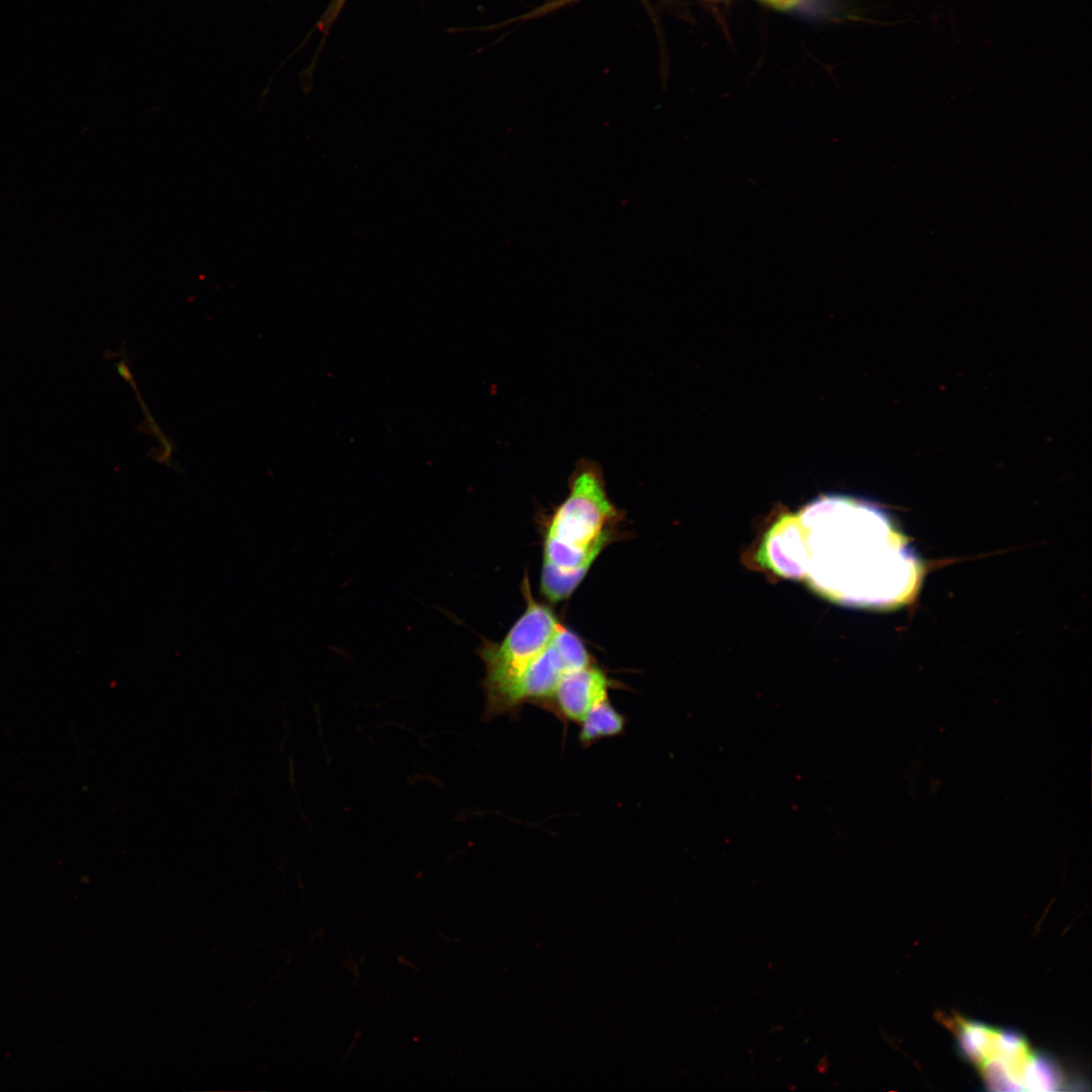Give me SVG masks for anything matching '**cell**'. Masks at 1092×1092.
<instances>
[{
	"mask_svg": "<svg viewBox=\"0 0 1092 1092\" xmlns=\"http://www.w3.org/2000/svg\"><path fill=\"white\" fill-rule=\"evenodd\" d=\"M755 560L854 607L905 602L920 577L918 560L889 517L872 503L841 494L822 495L798 513L779 516Z\"/></svg>",
	"mask_w": 1092,
	"mask_h": 1092,
	"instance_id": "cell-1",
	"label": "cell"
},
{
	"mask_svg": "<svg viewBox=\"0 0 1092 1092\" xmlns=\"http://www.w3.org/2000/svg\"><path fill=\"white\" fill-rule=\"evenodd\" d=\"M568 494L551 517L543 545L542 594L567 599L614 540L619 512L610 499L600 464L582 458L568 480Z\"/></svg>",
	"mask_w": 1092,
	"mask_h": 1092,
	"instance_id": "cell-2",
	"label": "cell"
},
{
	"mask_svg": "<svg viewBox=\"0 0 1092 1092\" xmlns=\"http://www.w3.org/2000/svg\"><path fill=\"white\" fill-rule=\"evenodd\" d=\"M945 1021L988 1088L1051 1091L1066 1083L1059 1066L1036 1052L1025 1036L960 1015Z\"/></svg>",
	"mask_w": 1092,
	"mask_h": 1092,
	"instance_id": "cell-3",
	"label": "cell"
},
{
	"mask_svg": "<svg viewBox=\"0 0 1092 1092\" xmlns=\"http://www.w3.org/2000/svg\"><path fill=\"white\" fill-rule=\"evenodd\" d=\"M524 581L527 607L502 642L483 639L477 654L485 667L482 688L485 704L494 700L551 643L559 623L554 613L535 601Z\"/></svg>",
	"mask_w": 1092,
	"mask_h": 1092,
	"instance_id": "cell-4",
	"label": "cell"
},
{
	"mask_svg": "<svg viewBox=\"0 0 1092 1092\" xmlns=\"http://www.w3.org/2000/svg\"><path fill=\"white\" fill-rule=\"evenodd\" d=\"M613 686L605 671L590 664L565 673L540 705L561 720L579 724L595 705L608 698Z\"/></svg>",
	"mask_w": 1092,
	"mask_h": 1092,
	"instance_id": "cell-5",
	"label": "cell"
},
{
	"mask_svg": "<svg viewBox=\"0 0 1092 1092\" xmlns=\"http://www.w3.org/2000/svg\"><path fill=\"white\" fill-rule=\"evenodd\" d=\"M578 734L582 745H590L598 740L621 734L626 719L607 699L595 705L579 722Z\"/></svg>",
	"mask_w": 1092,
	"mask_h": 1092,
	"instance_id": "cell-6",
	"label": "cell"
},
{
	"mask_svg": "<svg viewBox=\"0 0 1092 1092\" xmlns=\"http://www.w3.org/2000/svg\"><path fill=\"white\" fill-rule=\"evenodd\" d=\"M553 641L571 670L593 664L590 654L581 639L561 624L553 637Z\"/></svg>",
	"mask_w": 1092,
	"mask_h": 1092,
	"instance_id": "cell-7",
	"label": "cell"
},
{
	"mask_svg": "<svg viewBox=\"0 0 1092 1092\" xmlns=\"http://www.w3.org/2000/svg\"><path fill=\"white\" fill-rule=\"evenodd\" d=\"M118 375L124 379L134 390H136V383L128 367L127 356L124 355V359L116 362L114 365Z\"/></svg>",
	"mask_w": 1092,
	"mask_h": 1092,
	"instance_id": "cell-8",
	"label": "cell"
},
{
	"mask_svg": "<svg viewBox=\"0 0 1092 1092\" xmlns=\"http://www.w3.org/2000/svg\"><path fill=\"white\" fill-rule=\"evenodd\" d=\"M780 8H789L796 5L800 0H764Z\"/></svg>",
	"mask_w": 1092,
	"mask_h": 1092,
	"instance_id": "cell-9",
	"label": "cell"
}]
</instances>
